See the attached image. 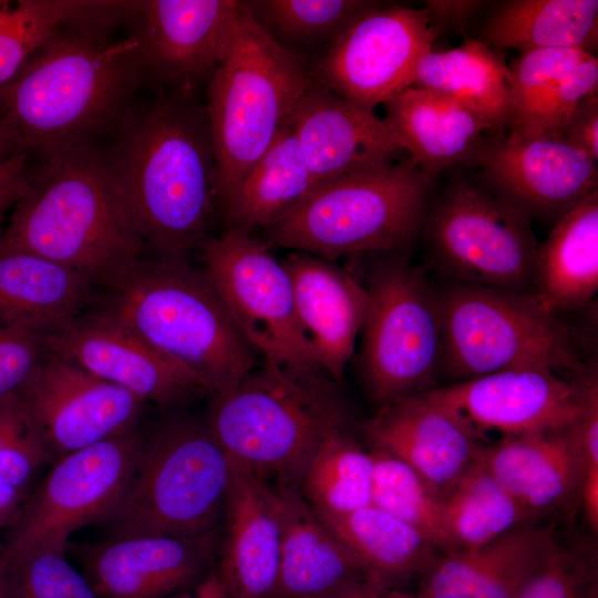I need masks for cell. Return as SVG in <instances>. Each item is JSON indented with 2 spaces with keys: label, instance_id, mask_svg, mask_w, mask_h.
<instances>
[{
  "label": "cell",
  "instance_id": "1",
  "mask_svg": "<svg viewBox=\"0 0 598 598\" xmlns=\"http://www.w3.org/2000/svg\"><path fill=\"white\" fill-rule=\"evenodd\" d=\"M186 93L133 103L103 151L132 224L156 256H186L199 247L217 204L216 155L205 109Z\"/></svg>",
  "mask_w": 598,
  "mask_h": 598
},
{
  "label": "cell",
  "instance_id": "2",
  "mask_svg": "<svg viewBox=\"0 0 598 598\" xmlns=\"http://www.w3.org/2000/svg\"><path fill=\"white\" fill-rule=\"evenodd\" d=\"M35 155L8 217L2 251H22L61 265L99 290L110 286L146 256L147 248L114 185L103 150L83 143Z\"/></svg>",
  "mask_w": 598,
  "mask_h": 598
},
{
  "label": "cell",
  "instance_id": "3",
  "mask_svg": "<svg viewBox=\"0 0 598 598\" xmlns=\"http://www.w3.org/2000/svg\"><path fill=\"white\" fill-rule=\"evenodd\" d=\"M109 33L61 30L0 94V120L24 153L94 143L134 103L145 81L136 42Z\"/></svg>",
  "mask_w": 598,
  "mask_h": 598
},
{
  "label": "cell",
  "instance_id": "4",
  "mask_svg": "<svg viewBox=\"0 0 598 598\" xmlns=\"http://www.w3.org/2000/svg\"><path fill=\"white\" fill-rule=\"evenodd\" d=\"M90 308L183 365L212 395L230 390L256 368L254 350L208 276L186 256H144L100 289Z\"/></svg>",
  "mask_w": 598,
  "mask_h": 598
},
{
  "label": "cell",
  "instance_id": "5",
  "mask_svg": "<svg viewBox=\"0 0 598 598\" xmlns=\"http://www.w3.org/2000/svg\"><path fill=\"white\" fill-rule=\"evenodd\" d=\"M206 423L231 458L259 478L298 486L319 446L351 429L352 417L326 372L264 363L213 394Z\"/></svg>",
  "mask_w": 598,
  "mask_h": 598
},
{
  "label": "cell",
  "instance_id": "6",
  "mask_svg": "<svg viewBox=\"0 0 598 598\" xmlns=\"http://www.w3.org/2000/svg\"><path fill=\"white\" fill-rule=\"evenodd\" d=\"M311 81L307 60L274 41L238 1L204 107L216 155L217 205L289 127Z\"/></svg>",
  "mask_w": 598,
  "mask_h": 598
},
{
  "label": "cell",
  "instance_id": "7",
  "mask_svg": "<svg viewBox=\"0 0 598 598\" xmlns=\"http://www.w3.org/2000/svg\"><path fill=\"white\" fill-rule=\"evenodd\" d=\"M434 179L409 156L326 182L266 228L262 240L330 261L408 251L421 236Z\"/></svg>",
  "mask_w": 598,
  "mask_h": 598
},
{
  "label": "cell",
  "instance_id": "8",
  "mask_svg": "<svg viewBox=\"0 0 598 598\" xmlns=\"http://www.w3.org/2000/svg\"><path fill=\"white\" fill-rule=\"evenodd\" d=\"M233 458L208 424L172 415L148 431L125 493L99 524L106 539L198 537L221 527Z\"/></svg>",
  "mask_w": 598,
  "mask_h": 598
},
{
  "label": "cell",
  "instance_id": "9",
  "mask_svg": "<svg viewBox=\"0 0 598 598\" xmlns=\"http://www.w3.org/2000/svg\"><path fill=\"white\" fill-rule=\"evenodd\" d=\"M436 290L439 379L447 383L514 369L570 372L584 363L570 327L527 292L453 281Z\"/></svg>",
  "mask_w": 598,
  "mask_h": 598
},
{
  "label": "cell",
  "instance_id": "10",
  "mask_svg": "<svg viewBox=\"0 0 598 598\" xmlns=\"http://www.w3.org/2000/svg\"><path fill=\"white\" fill-rule=\"evenodd\" d=\"M371 255L358 370L380 409L439 386L441 317L436 287L408 251Z\"/></svg>",
  "mask_w": 598,
  "mask_h": 598
},
{
  "label": "cell",
  "instance_id": "11",
  "mask_svg": "<svg viewBox=\"0 0 598 598\" xmlns=\"http://www.w3.org/2000/svg\"><path fill=\"white\" fill-rule=\"evenodd\" d=\"M430 265L446 281L530 295L539 243L530 217L478 175H456L431 198L421 230Z\"/></svg>",
  "mask_w": 598,
  "mask_h": 598
},
{
  "label": "cell",
  "instance_id": "12",
  "mask_svg": "<svg viewBox=\"0 0 598 598\" xmlns=\"http://www.w3.org/2000/svg\"><path fill=\"white\" fill-rule=\"evenodd\" d=\"M147 433L140 427L55 461L24 499L1 551L8 559L65 555L73 533L99 525L114 509L136 472Z\"/></svg>",
  "mask_w": 598,
  "mask_h": 598
},
{
  "label": "cell",
  "instance_id": "13",
  "mask_svg": "<svg viewBox=\"0 0 598 598\" xmlns=\"http://www.w3.org/2000/svg\"><path fill=\"white\" fill-rule=\"evenodd\" d=\"M199 247L204 271L264 363L322 371L299 322L289 275L271 248L231 228Z\"/></svg>",
  "mask_w": 598,
  "mask_h": 598
},
{
  "label": "cell",
  "instance_id": "14",
  "mask_svg": "<svg viewBox=\"0 0 598 598\" xmlns=\"http://www.w3.org/2000/svg\"><path fill=\"white\" fill-rule=\"evenodd\" d=\"M436 39L425 8L380 2L312 60L310 76L328 91L373 112L413 85L417 62Z\"/></svg>",
  "mask_w": 598,
  "mask_h": 598
},
{
  "label": "cell",
  "instance_id": "15",
  "mask_svg": "<svg viewBox=\"0 0 598 598\" xmlns=\"http://www.w3.org/2000/svg\"><path fill=\"white\" fill-rule=\"evenodd\" d=\"M596 362L567 372L514 369L439 385L424 393L464 423L480 440L487 432L503 439L559 431L580 415Z\"/></svg>",
  "mask_w": 598,
  "mask_h": 598
},
{
  "label": "cell",
  "instance_id": "16",
  "mask_svg": "<svg viewBox=\"0 0 598 598\" xmlns=\"http://www.w3.org/2000/svg\"><path fill=\"white\" fill-rule=\"evenodd\" d=\"M20 394L52 464L140 429L147 405L127 390L52 354Z\"/></svg>",
  "mask_w": 598,
  "mask_h": 598
},
{
  "label": "cell",
  "instance_id": "17",
  "mask_svg": "<svg viewBox=\"0 0 598 598\" xmlns=\"http://www.w3.org/2000/svg\"><path fill=\"white\" fill-rule=\"evenodd\" d=\"M467 167L475 168L494 194L532 220L553 225L598 192L597 163L551 137L491 135Z\"/></svg>",
  "mask_w": 598,
  "mask_h": 598
},
{
  "label": "cell",
  "instance_id": "18",
  "mask_svg": "<svg viewBox=\"0 0 598 598\" xmlns=\"http://www.w3.org/2000/svg\"><path fill=\"white\" fill-rule=\"evenodd\" d=\"M238 1H136L130 20L145 76L179 92L209 79L230 39Z\"/></svg>",
  "mask_w": 598,
  "mask_h": 598
},
{
  "label": "cell",
  "instance_id": "19",
  "mask_svg": "<svg viewBox=\"0 0 598 598\" xmlns=\"http://www.w3.org/2000/svg\"><path fill=\"white\" fill-rule=\"evenodd\" d=\"M50 354L161 406L203 391L183 365L118 320L92 308L48 332Z\"/></svg>",
  "mask_w": 598,
  "mask_h": 598
},
{
  "label": "cell",
  "instance_id": "20",
  "mask_svg": "<svg viewBox=\"0 0 598 598\" xmlns=\"http://www.w3.org/2000/svg\"><path fill=\"white\" fill-rule=\"evenodd\" d=\"M221 527L198 537L70 542L99 598H171L193 590L214 569Z\"/></svg>",
  "mask_w": 598,
  "mask_h": 598
},
{
  "label": "cell",
  "instance_id": "21",
  "mask_svg": "<svg viewBox=\"0 0 598 598\" xmlns=\"http://www.w3.org/2000/svg\"><path fill=\"white\" fill-rule=\"evenodd\" d=\"M289 126L318 185L390 165L406 153L383 118L313 81Z\"/></svg>",
  "mask_w": 598,
  "mask_h": 598
},
{
  "label": "cell",
  "instance_id": "22",
  "mask_svg": "<svg viewBox=\"0 0 598 598\" xmlns=\"http://www.w3.org/2000/svg\"><path fill=\"white\" fill-rule=\"evenodd\" d=\"M360 430L370 448L406 464L435 495L472 464L482 443L455 415L423 394L381 406Z\"/></svg>",
  "mask_w": 598,
  "mask_h": 598
},
{
  "label": "cell",
  "instance_id": "23",
  "mask_svg": "<svg viewBox=\"0 0 598 598\" xmlns=\"http://www.w3.org/2000/svg\"><path fill=\"white\" fill-rule=\"evenodd\" d=\"M281 525L271 484L233 460L217 574L228 598H271L278 575Z\"/></svg>",
  "mask_w": 598,
  "mask_h": 598
},
{
  "label": "cell",
  "instance_id": "24",
  "mask_svg": "<svg viewBox=\"0 0 598 598\" xmlns=\"http://www.w3.org/2000/svg\"><path fill=\"white\" fill-rule=\"evenodd\" d=\"M291 280L299 322L317 361L339 382L354 353L368 311V292L346 269L293 251L281 260Z\"/></svg>",
  "mask_w": 598,
  "mask_h": 598
},
{
  "label": "cell",
  "instance_id": "25",
  "mask_svg": "<svg viewBox=\"0 0 598 598\" xmlns=\"http://www.w3.org/2000/svg\"><path fill=\"white\" fill-rule=\"evenodd\" d=\"M557 539L550 527L523 523L470 550L439 554L420 577L417 598H517Z\"/></svg>",
  "mask_w": 598,
  "mask_h": 598
},
{
  "label": "cell",
  "instance_id": "26",
  "mask_svg": "<svg viewBox=\"0 0 598 598\" xmlns=\"http://www.w3.org/2000/svg\"><path fill=\"white\" fill-rule=\"evenodd\" d=\"M272 486L279 506L281 543L271 598L329 597L354 580L371 577L319 518L298 486Z\"/></svg>",
  "mask_w": 598,
  "mask_h": 598
},
{
  "label": "cell",
  "instance_id": "27",
  "mask_svg": "<svg viewBox=\"0 0 598 598\" xmlns=\"http://www.w3.org/2000/svg\"><path fill=\"white\" fill-rule=\"evenodd\" d=\"M568 427L480 444L477 461L533 520L578 495L580 463Z\"/></svg>",
  "mask_w": 598,
  "mask_h": 598
},
{
  "label": "cell",
  "instance_id": "28",
  "mask_svg": "<svg viewBox=\"0 0 598 598\" xmlns=\"http://www.w3.org/2000/svg\"><path fill=\"white\" fill-rule=\"evenodd\" d=\"M383 118L405 152L429 176L468 166L492 126L455 100L439 92L410 86L384 104Z\"/></svg>",
  "mask_w": 598,
  "mask_h": 598
},
{
  "label": "cell",
  "instance_id": "29",
  "mask_svg": "<svg viewBox=\"0 0 598 598\" xmlns=\"http://www.w3.org/2000/svg\"><path fill=\"white\" fill-rule=\"evenodd\" d=\"M97 291L83 275L44 258L0 252V327L51 332L86 311Z\"/></svg>",
  "mask_w": 598,
  "mask_h": 598
},
{
  "label": "cell",
  "instance_id": "30",
  "mask_svg": "<svg viewBox=\"0 0 598 598\" xmlns=\"http://www.w3.org/2000/svg\"><path fill=\"white\" fill-rule=\"evenodd\" d=\"M598 291V192L563 216L539 243L530 295L560 317L584 309Z\"/></svg>",
  "mask_w": 598,
  "mask_h": 598
},
{
  "label": "cell",
  "instance_id": "31",
  "mask_svg": "<svg viewBox=\"0 0 598 598\" xmlns=\"http://www.w3.org/2000/svg\"><path fill=\"white\" fill-rule=\"evenodd\" d=\"M497 51L519 54L557 48H581L591 55L598 43L597 0H507L493 4L473 37Z\"/></svg>",
  "mask_w": 598,
  "mask_h": 598
},
{
  "label": "cell",
  "instance_id": "32",
  "mask_svg": "<svg viewBox=\"0 0 598 598\" xmlns=\"http://www.w3.org/2000/svg\"><path fill=\"white\" fill-rule=\"evenodd\" d=\"M415 87L444 94L505 134L512 113L509 69L501 51L464 38L456 48L424 54L417 62Z\"/></svg>",
  "mask_w": 598,
  "mask_h": 598
},
{
  "label": "cell",
  "instance_id": "33",
  "mask_svg": "<svg viewBox=\"0 0 598 598\" xmlns=\"http://www.w3.org/2000/svg\"><path fill=\"white\" fill-rule=\"evenodd\" d=\"M318 186L290 126L219 203L228 228L251 234L268 228Z\"/></svg>",
  "mask_w": 598,
  "mask_h": 598
},
{
  "label": "cell",
  "instance_id": "34",
  "mask_svg": "<svg viewBox=\"0 0 598 598\" xmlns=\"http://www.w3.org/2000/svg\"><path fill=\"white\" fill-rule=\"evenodd\" d=\"M125 11V1L0 0V94L61 30L114 28Z\"/></svg>",
  "mask_w": 598,
  "mask_h": 598
},
{
  "label": "cell",
  "instance_id": "35",
  "mask_svg": "<svg viewBox=\"0 0 598 598\" xmlns=\"http://www.w3.org/2000/svg\"><path fill=\"white\" fill-rule=\"evenodd\" d=\"M315 513L372 578L386 584L421 577L440 554L414 528L372 504L343 514Z\"/></svg>",
  "mask_w": 598,
  "mask_h": 598
},
{
  "label": "cell",
  "instance_id": "36",
  "mask_svg": "<svg viewBox=\"0 0 598 598\" xmlns=\"http://www.w3.org/2000/svg\"><path fill=\"white\" fill-rule=\"evenodd\" d=\"M436 501L451 553L478 548L533 520L476 457Z\"/></svg>",
  "mask_w": 598,
  "mask_h": 598
},
{
  "label": "cell",
  "instance_id": "37",
  "mask_svg": "<svg viewBox=\"0 0 598 598\" xmlns=\"http://www.w3.org/2000/svg\"><path fill=\"white\" fill-rule=\"evenodd\" d=\"M241 3L274 41L307 60V52L318 51L317 56L320 55L351 22L380 1L247 0Z\"/></svg>",
  "mask_w": 598,
  "mask_h": 598
},
{
  "label": "cell",
  "instance_id": "38",
  "mask_svg": "<svg viewBox=\"0 0 598 598\" xmlns=\"http://www.w3.org/2000/svg\"><path fill=\"white\" fill-rule=\"evenodd\" d=\"M372 458L351 429L330 435L307 464L298 488L320 513L343 514L371 504Z\"/></svg>",
  "mask_w": 598,
  "mask_h": 598
},
{
  "label": "cell",
  "instance_id": "39",
  "mask_svg": "<svg viewBox=\"0 0 598 598\" xmlns=\"http://www.w3.org/2000/svg\"><path fill=\"white\" fill-rule=\"evenodd\" d=\"M372 458L371 504L419 532L440 554L451 553L436 495L406 464L369 448Z\"/></svg>",
  "mask_w": 598,
  "mask_h": 598
},
{
  "label": "cell",
  "instance_id": "40",
  "mask_svg": "<svg viewBox=\"0 0 598 598\" xmlns=\"http://www.w3.org/2000/svg\"><path fill=\"white\" fill-rule=\"evenodd\" d=\"M581 48L539 49L519 54L509 69L512 113L508 133L522 132L550 87L584 60Z\"/></svg>",
  "mask_w": 598,
  "mask_h": 598
},
{
  "label": "cell",
  "instance_id": "41",
  "mask_svg": "<svg viewBox=\"0 0 598 598\" xmlns=\"http://www.w3.org/2000/svg\"><path fill=\"white\" fill-rule=\"evenodd\" d=\"M517 598H598L596 547L585 540H557Z\"/></svg>",
  "mask_w": 598,
  "mask_h": 598
},
{
  "label": "cell",
  "instance_id": "42",
  "mask_svg": "<svg viewBox=\"0 0 598 598\" xmlns=\"http://www.w3.org/2000/svg\"><path fill=\"white\" fill-rule=\"evenodd\" d=\"M8 563L13 598H99L65 555L37 553Z\"/></svg>",
  "mask_w": 598,
  "mask_h": 598
},
{
  "label": "cell",
  "instance_id": "43",
  "mask_svg": "<svg viewBox=\"0 0 598 598\" xmlns=\"http://www.w3.org/2000/svg\"><path fill=\"white\" fill-rule=\"evenodd\" d=\"M594 93H598V60L590 56L550 87L527 126L514 134L559 140L577 104Z\"/></svg>",
  "mask_w": 598,
  "mask_h": 598
},
{
  "label": "cell",
  "instance_id": "44",
  "mask_svg": "<svg viewBox=\"0 0 598 598\" xmlns=\"http://www.w3.org/2000/svg\"><path fill=\"white\" fill-rule=\"evenodd\" d=\"M575 442L579 463L581 498L585 516L592 532L598 530V377L594 372L588 381L584 409L568 427Z\"/></svg>",
  "mask_w": 598,
  "mask_h": 598
},
{
  "label": "cell",
  "instance_id": "45",
  "mask_svg": "<svg viewBox=\"0 0 598 598\" xmlns=\"http://www.w3.org/2000/svg\"><path fill=\"white\" fill-rule=\"evenodd\" d=\"M48 332L0 327V399L17 393L49 358Z\"/></svg>",
  "mask_w": 598,
  "mask_h": 598
},
{
  "label": "cell",
  "instance_id": "46",
  "mask_svg": "<svg viewBox=\"0 0 598 598\" xmlns=\"http://www.w3.org/2000/svg\"><path fill=\"white\" fill-rule=\"evenodd\" d=\"M51 463L37 432L0 450V480L27 494L39 468Z\"/></svg>",
  "mask_w": 598,
  "mask_h": 598
},
{
  "label": "cell",
  "instance_id": "47",
  "mask_svg": "<svg viewBox=\"0 0 598 598\" xmlns=\"http://www.w3.org/2000/svg\"><path fill=\"white\" fill-rule=\"evenodd\" d=\"M559 140L598 162V93L584 97L577 104Z\"/></svg>",
  "mask_w": 598,
  "mask_h": 598
},
{
  "label": "cell",
  "instance_id": "48",
  "mask_svg": "<svg viewBox=\"0 0 598 598\" xmlns=\"http://www.w3.org/2000/svg\"><path fill=\"white\" fill-rule=\"evenodd\" d=\"M491 2L481 0H426L429 22L437 37L444 31L465 34L470 24L484 13Z\"/></svg>",
  "mask_w": 598,
  "mask_h": 598
},
{
  "label": "cell",
  "instance_id": "49",
  "mask_svg": "<svg viewBox=\"0 0 598 598\" xmlns=\"http://www.w3.org/2000/svg\"><path fill=\"white\" fill-rule=\"evenodd\" d=\"M30 157L20 153L0 166V252L8 217L25 186Z\"/></svg>",
  "mask_w": 598,
  "mask_h": 598
},
{
  "label": "cell",
  "instance_id": "50",
  "mask_svg": "<svg viewBox=\"0 0 598 598\" xmlns=\"http://www.w3.org/2000/svg\"><path fill=\"white\" fill-rule=\"evenodd\" d=\"M35 432L20 391L0 399V450Z\"/></svg>",
  "mask_w": 598,
  "mask_h": 598
},
{
  "label": "cell",
  "instance_id": "51",
  "mask_svg": "<svg viewBox=\"0 0 598 598\" xmlns=\"http://www.w3.org/2000/svg\"><path fill=\"white\" fill-rule=\"evenodd\" d=\"M330 598H417L416 592L401 586L367 577L354 580L333 592Z\"/></svg>",
  "mask_w": 598,
  "mask_h": 598
},
{
  "label": "cell",
  "instance_id": "52",
  "mask_svg": "<svg viewBox=\"0 0 598 598\" xmlns=\"http://www.w3.org/2000/svg\"><path fill=\"white\" fill-rule=\"evenodd\" d=\"M25 498V493L0 480V528L13 524Z\"/></svg>",
  "mask_w": 598,
  "mask_h": 598
},
{
  "label": "cell",
  "instance_id": "53",
  "mask_svg": "<svg viewBox=\"0 0 598 598\" xmlns=\"http://www.w3.org/2000/svg\"><path fill=\"white\" fill-rule=\"evenodd\" d=\"M171 598H228V596L219 579L217 570L214 568L210 574L193 589V592L186 591Z\"/></svg>",
  "mask_w": 598,
  "mask_h": 598
},
{
  "label": "cell",
  "instance_id": "54",
  "mask_svg": "<svg viewBox=\"0 0 598 598\" xmlns=\"http://www.w3.org/2000/svg\"><path fill=\"white\" fill-rule=\"evenodd\" d=\"M20 153L24 152L21 150L18 138L0 120V166Z\"/></svg>",
  "mask_w": 598,
  "mask_h": 598
},
{
  "label": "cell",
  "instance_id": "55",
  "mask_svg": "<svg viewBox=\"0 0 598 598\" xmlns=\"http://www.w3.org/2000/svg\"><path fill=\"white\" fill-rule=\"evenodd\" d=\"M0 598H13L9 576V563L2 551H0Z\"/></svg>",
  "mask_w": 598,
  "mask_h": 598
},
{
  "label": "cell",
  "instance_id": "56",
  "mask_svg": "<svg viewBox=\"0 0 598 598\" xmlns=\"http://www.w3.org/2000/svg\"><path fill=\"white\" fill-rule=\"evenodd\" d=\"M320 598H330V597H320Z\"/></svg>",
  "mask_w": 598,
  "mask_h": 598
}]
</instances>
